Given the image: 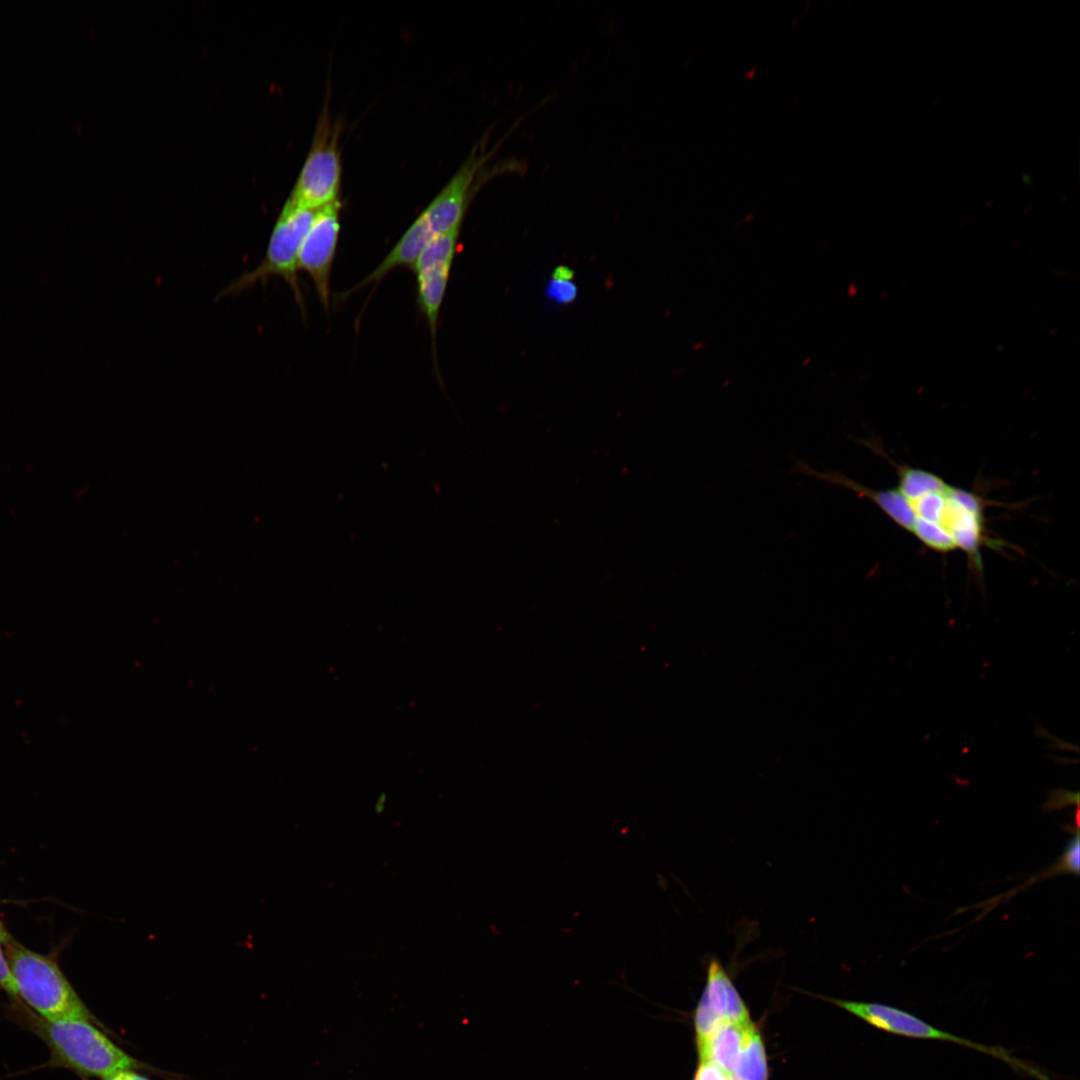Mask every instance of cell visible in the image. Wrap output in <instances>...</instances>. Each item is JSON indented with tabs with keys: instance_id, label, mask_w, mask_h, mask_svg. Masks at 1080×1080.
<instances>
[{
	"instance_id": "obj_15",
	"label": "cell",
	"mask_w": 1080,
	"mask_h": 1080,
	"mask_svg": "<svg viewBox=\"0 0 1080 1080\" xmlns=\"http://www.w3.org/2000/svg\"><path fill=\"white\" fill-rule=\"evenodd\" d=\"M1079 842V831L1078 829H1076L1074 835L1066 845L1065 850L1059 859V864L1056 866L1058 872L1078 875L1080 865Z\"/></svg>"
},
{
	"instance_id": "obj_11",
	"label": "cell",
	"mask_w": 1080,
	"mask_h": 1080,
	"mask_svg": "<svg viewBox=\"0 0 1080 1080\" xmlns=\"http://www.w3.org/2000/svg\"><path fill=\"white\" fill-rule=\"evenodd\" d=\"M452 264H439L416 273L417 304L423 313L433 340L436 354V332L441 305L446 292Z\"/></svg>"
},
{
	"instance_id": "obj_8",
	"label": "cell",
	"mask_w": 1080,
	"mask_h": 1080,
	"mask_svg": "<svg viewBox=\"0 0 1080 1080\" xmlns=\"http://www.w3.org/2000/svg\"><path fill=\"white\" fill-rule=\"evenodd\" d=\"M483 163L473 153L423 212L435 235L461 226L474 178Z\"/></svg>"
},
{
	"instance_id": "obj_7",
	"label": "cell",
	"mask_w": 1080,
	"mask_h": 1080,
	"mask_svg": "<svg viewBox=\"0 0 1080 1080\" xmlns=\"http://www.w3.org/2000/svg\"><path fill=\"white\" fill-rule=\"evenodd\" d=\"M695 1015L710 1023H749V1011L723 964L715 957L708 962L706 983Z\"/></svg>"
},
{
	"instance_id": "obj_3",
	"label": "cell",
	"mask_w": 1080,
	"mask_h": 1080,
	"mask_svg": "<svg viewBox=\"0 0 1080 1080\" xmlns=\"http://www.w3.org/2000/svg\"><path fill=\"white\" fill-rule=\"evenodd\" d=\"M316 211L298 207L287 200L272 230L263 260L255 269L231 282L218 296L236 295L255 284L264 285L271 277H280L288 284L305 314L298 278V255Z\"/></svg>"
},
{
	"instance_id": "obj_1",
	"label": "cell",
	"mask_w": 1080,
	"mask_h": 1080,
	"mask_svg": "<svg viewBox=\"0 0 1080 1080\" xmlns=\"http://www.w3.org/2000/svg\"><path fill=\"white\" fill-rule=\"evenodd\" d=\"M20 1023L41 1040L50 1051V1063L84 1077L106 1078L116 1072L132 1070L137 1062L115 1045L91 1021L70 1019L50 1021L27 1011L16 1002Z\"/></svg>"
},
{
	"instance_id": "obj_2",
	"label": "cell",
	"mask_w": 1080,
	"mask_h": 1080,
	"mask_svg": "<svg viewBox=\"0 0 1080 1080\" xmlns=\"http://www.w3.org/2000/svg\"><path fill=\"white\" fill-rule=\"evenodd\" d=\"M2 944L19 999L35 1014L50 1021L93 1020L55 959L23 946L6 932Z\"/></svg>"
},
{
	"instance_id": "obj_6",
	"label": "cell",
	"mask_w": 1080,
	"mask_h": 1080,
	"mask_svg": "<svg viewBox=\"0 0 1080 1080\" xmlns=\"http://www.w3.org/2000/svg\"><path fill=\"white\" fill-rule=\"evenodd\" d=\"M339 213L338 200L316 211L298 255L299 270L312 279L325 310L329 308L330 277L340 232Z\"/></svg>"
},
{
	"instance_id": "obj_14",
	"label": "cell",
	"mask_w": 1080,
	"mask_h": 1080,
	"mask_svg": "<svg viewBox=\"0 0 1080 1080\" xmlns=\"http://www.w3.org/2000/svg\"><path fill=\"white\" fill-rule=\"evenodd\" d=\"M573 271L563 265L558 266L547 286L549 298L560 304H569L577 296V286L572 281Z\"/></svg>"
},
{
	"instance_id": "obj_17",
	"label": "cell",
	"mask_w": 1080,
	"mask_h": 1080,
	"mask_svg": "<svg viewBox=\"0 0 1080 1080\" xmlns=\"http://www.w3.org/2000/svg\"><path fill=\"white\" fill-rule=\"evenodd\" d=\"M729 1074L709 1061H700L694 1080H728Z\"/></svg>"
},
{
	"instance_id": "obj_10",
	"label": "cell",
	"mask_w": 1080,
	"mask_h": 1080,
	"mask_svg": "<svg viewBox=\"0 0 1080 1080\" xmlns=\"http://www.w3.org/2000/svg\"><path fill=\"white\" fill-rule=\"evenodd\" d=\"M752 1024L722 1022L707 1040L697 1047L700 1061H709L732 1075Z\"/></svg>"
},
{
	"instance_id": "obj_18",
	"label": "cell",
	"mask_w": 1080,
	"mask_h": 1080,
	"mask_svg": "<svg viewBox=\"0 0 1080 1080\" xmlns=\"http://www.w3.org/2000/svg\"><path fill=\"white\" fill-rule=\"evenodd\" d=\"M1075 803L1078 805V792H1071L1066 790H1054L1050 793V798L1047 801V805L1051 808H1055L1058 805H1065Z\"/></svg>"
},
{
	"instance_id": "obj_12",
	"label": "cell",
	"mask_w": 1080,
	"mask_h": 1080,
	"mask_svg": "<svg viewBox=\"0 0 1080 1080\" xmlns=\"http://www.w3.org/2000/svg\"><path fill=\"white\" fill-rule=\"evenodd\" d=\"M732 1075L741 1080H768L765 1046L759 1030L753 1024Z\"/></svg>"
},
{
	"instance_id": "obj_13",
	"label": "cell",
	"mask_w": 1080,
	"mask_h": 1080,
	"mask_svg": "<svg viewBox=\"0 0 1080 1080\" xmlns=\"http://www.w3.org/2000/svg\"><path fill=\"white\" fill-rule=\"evenodd\" d=\"M460 226L435 235L422 250L412 266L414 273L439 264H452L458 243Z\"/></svg>"
},
{
	"instance_id": "obj_19",
	"label": "cell",
	"mask_w": 1080,
	"mask_h": 1080,
	"mask_svg": "<svg viewBox=\"0 0 1080 1080\" xmlns=\"http://www.w3.org/2000/svg\"><path fill=\"white\" fill-rule=\"evenodd\" d=\"M728 1080H741V1079L734 1076V1075L729 1074Z\"/></svg>"
},
{
	"instance_id": "obj_4",
	"label": "cell",
	"mask_w": 1080,
	"mask_h": 1080,
	"mask_svg": "<svg viewBox=\"0 0 1080 1080\" xmlns=\"http://www.w3.org/2000/svg\"><path fill=\"white\" fill-rule=\"evenodd\" d=\"M831 1003L885 1032L915 1038L939 1040L965 1046L1005 1062L1016 1073L1035 1080H1053L1047 1071L1014 1056L1002 1046H991L941 1030L914 1014L891 1005L827 998Z\"/></svg>"
},
{
	"instance_id": "obj_16",
	"label": "cell",
	"mask_w": 1080,
	"mask_h": 1080,
	"mask_svg": "<svg viewBox=\"0 0 1080 1080\" xmlns=\"http://www.w3.org/2000/svg\"><path fill=\"white\" fill-rule=\"evenodd\" d=\"M5 931L0 924V987L16 1002H18L19 996L16 984L14 982L10 966L5 954V950L2 944V938Z\"/></svg>"
},
{
	"instance_id": "obj_5",
	"label": "cell",
	"mask_w": 1080,
	"mask_h": 1080,
	"mask_svg": "<svg viewBox=\"0 0 1080 1080\" xmlns=\"http://www.w3.org/2000/svg\"><path fill=\"white\" fill-rule=\"evenodd\" d=\"M340 175L336 130L330 127L327 120H323L288 200L310 210L325 207L338 200Z\"/></svg>"
},
{
	"instance_id": "obj_9",
	"label": "cell",
	"mask_w": 1080,
	"mask_h": 1080,
	"mask_svg": "<svg viewBox=\"0 0 1080 1080\" xmlns=\"http://www.w3.org/2000/svg\"><path fill=\"white\" fill-rule=\"evenodd\" d=\"M435 236L424 213L420 214L400 237L383 261L362 281L349 289L343 296L362 289L370 283H377L391 270L398 267H410L430 240ZM342 296V297H343Z\"/></svg>"
}]
</instances>
